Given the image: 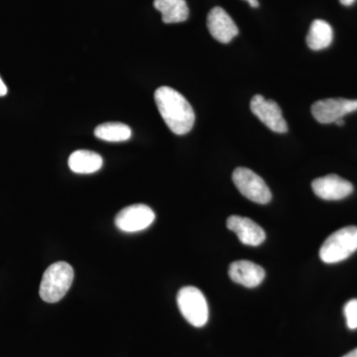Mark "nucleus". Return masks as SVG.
Masks as SVG:
<instances>
[{
  "mask_svg": "<svg viewBox=\"0 0 357 357\" xmlns=\"http://www.w3.org/2000/svg\"><path fill=\"white\" fill-rule=\"evenodd\" d=\"M211 36L220 43L227 44L239 33L234 21L222 7H213L206 20Z\"/></svg>",
  "mask_w": 357,
  "mask_h": 357,
  "instance_id": "10",
  "label": "nucleus"
},
{
  "mask_svg": "<svg viewBox=\"0 0 357 357\" xmlns=\"http://www.w3.org/2000/svg\"><path fill=\"white\" fill-rule=\"evenodd\" d=\"M229 274L234 283L241 284L246 288L259 286L265 278L264 269L255 262L239 260L230 264Z\"/></svg>",
  "mask_w": 357,
  "mask_h": 357,
  "instance_id": "12",
  "label": "nucleus"
},
{
  "mask_svg": "<svg viewBox=\"0 0 357 357\" xmlns=\"http://www.w3.org/2000/svg\"><path fill=\"white\" fill-rule=\"evenodd\" d=\"M357 250V227H347L337 230L326 239L319 249L321 261L333 264L344 261Z\"/></svg>",
  "mask_w": 357,
  "mask_h": 357,
  "instance_id": "3",
  "label": "nucleus"
},
{
  "mask_svg": "<svg viewBox=\"0 0 357 357\" xmlns=\"http://www.w3.org/2000/svg\"><path fill=\"white\" fill-rule=\"evenodd\" d=\"M95 135L100 140L122 142L130 139L132 131L128 126L121 122H107L96 128Z\"/></svg>",
  "mask_w": 357,
  "mask_h": 357,
  "instance_id": "16",
  "label": "nucleus"
},
{
  "mask_svg": "<svg viewBox=\"0 0 357 357\" xmlns=\"http://www.w3.org/2000/svg\"><path fill=\"white\" fill-rule=\"evenodd\" d=\"M342 357H357V349H354V351L349 352V354H345V356Z\"/></svg>",
  "mask_w": 357,
  "mask_h": 357,
  "instance_id": "21",
  "label": "nucleus"
},
{
  "mask_svg": "<svg viewBox=\"0 0 357 357\" xmlns=\"http://www.w3.org/2000/svg\"><path fill=\"white\" fill-rule=\"evenodd\" d=\"M340 3L344 6H351L356 2V0H340Z\"/></svg>",
  "mask_w": 357,
  "mask_h": 357,
  "instance_id": "19",
  "label": "nucleus"
},
{
  "mask_svg": "<svg viewBox=\"0 0 357 357\" xmlns=\"http://www.w3.org/2000/svg\"><path fill=\"white\" fill-rule=\"evenodd\" d=\"M357 110L356 100L326 98L312 105V114L319 123L328 124L344 119L345 115Z\"/></svg>",
  "mask_w": 357,
  "mask_h": 357,
  "instance_id": "7",
  "label": "nucleus"
},
{
  "mask_svg": "<svg viewBox=\"0 0 357 357\" xmlns=\"http://www.w3.org/2000/svg\"><path fill=\"white\" fill-rule=\"evenodd\" d=\"M333 31L332 26L325 20L312 21L307 36V44L312 51L324 50L332 44Z\"/></svg>",
  "mask_w": 357,
  "mask_h": 357,
  "instance_id": "15",
  "label": "nucleus"
},
{
  "mask_svg": "<svg viewBox=\"0 0 357 357\" xmlns=\"http://www.w3.org/2000/svg\"><path fill=\"white\" fill-rule=\"evenodd\" d=\"M102 157L89 150H77L70 154L69 167L77 174H93L102 169Z\"/></svg>",
  "mask_w": 357,
  "mask_h": 357,
  "instance_id": "13",
  "label": "nucleus"
},
{
  "mask_svg": "<svg viewBox=\"0 0 357 357\" xmlns=\"http://www.w3.org/2000/svg\"><path fill=\"white\" fill-rule=\"evenodd\" d=\"M232 181L246 199L260 204L271 201L272 194L266 183L250 169L243 167L236 169L232 174Z\"/></svg>",
  "mask_w": 357,
  "mask_h": 357,
  "instance_id": "5",
  "label": "nucleus"
},
{
  "mask_svg": "<svg viewBox=\"0 0 357 357\" xmlns=\"http://www.w3.org/2000/svg\"><path fill=\"white\" fill-rule=\"evenodd\" d=\"M335 124H337L338 126H342L344 124V119H338L337 121H335Z\"/></svg>",
  "mask_w": 357,
  "mask_h": 357,
  "instance_id": "22",
  "label": "nucleus"
},
{
  "mask_svg": "<svg viewBox=\"0 0 357 357\" xmlns=\"http://www.w3.org/2000/svg\"><path fill=\"white\" fill-rule=\"evenodd\" d=\"M155 220V213L146 204L126 206L115 217V225L123 232H138L148 229Z\"/></svg>",
  "mask_w": 357,
  "mask_h": 357,
  "instance_id": "6",
  "label": "nucleus"
},
{
  "mask_svg": "<svg viewBox=\"0 0 357 357\" xmlns=\"http://www.w3.org/2000/svg\"><path fill=\"white\" fill-rule=\"evenodd\" d=\"M154 7L162 14L166 24L184 22L189 18V7L185 0H154Z\"/></svg>",
  "mask_w": 357,
  "mask_h": 357,
  "instance_id": "14",
  "label": "nucleus"
},
{
  "mask_svg": "<svg viewBox=\"0 0 357 357\" xmlns=\"http://www.w3.org/2000/svg\"><path fill=\"white\" fill-rule=\"evenodd\" d=\"M7 91H8V89H7L6 84L3 83L1 77H0V96H6Z\"/></svg>",
  "mask_w": 357,
  "mask_h": 357,
  "instance_id": "18",
  "label": "nucleus"
},
{
  "mask_svg": "<svg viewBox=\"0 0 357 357\" xmlns=\"http://www.w3.org/2000/svg\"><path fill=\"white\" fill-rule=\"evenodd\" d=\"M250 109L253 114L274 132H287V122L284 119L278 103L274 100H266L261 95H256L251 100Z\"/></svg>",
  "mask_w": 357,
  "mask_h": 357,
  "instance_id": "8",
  "label": "nucleus"
},
{
  "mask_svg": "<svg viewBox=\"0 0 357 357\" xmlns=\"http://www.w3.org/2000/svg\"><path fill=\"white\" fill-rule=\"evenodd\" d=\"M249 4H250L251 7H253V8H257L258 6H259V2H258V0H248Z\"/></svg>",
  "mask_w": 357,
  "mask_h": 357,
  "instance_id": "20",
  "label": "nucleus"
},
{
  "mask_svg": "<svg viewBox=\"0 0 357 357\" xmlns=\"http://www.w3.org/2000/svg\"><path fill=\"white\" fill-rule=\"evenodd\" d=\"M154 98L160 114L173 133L184 135L192 130L196 115L184 96L170 86H161L155 91Z\"/></svg>",
  "mask_w": 357,
  "mask_h": 357,
  "instance_id": "1",
  "label": "nucleus"
},
{
  "mask_svg": "<svg viewBox=\"0 0 357 357\" xmlns=\"http://www.w3.org/2000/svg\"></svg>",
  "mask_w": 357,
  "mask_h": 357,
  "instance_id": "23",
  "label": "nucleus"
},
{
  "mask_svg": "<svg viewBox=\"0 0 357 357\" xmlns=\"http://www.w3.org/2000/svg\"><path fill=\"white\" fill-rule=\"evenodd\" d=\"M312 191L319 198L326 201H340L354 192V185L335 174L318 178L312 181Z\"/></svg>",
  "mask_w": 357,
  "mask_h": 357,
  "instance_id": "9",
  "label": "nucleus"
},
{
  "mask_svg": "<svg viewBox=\"0 0 357 357\" xmlns=\"http://www.w3.org/2000/svg\"><path fill=\"white\" fill-rule=\"evenodd\" d=\"M178 310L188 323L202 328L208 321V306L201 290L192 286L181 289L177 295Z\"/></svg>",
  "mask_w": 357,
  "mask_h": 357,
  "instance_id": "4",
  "label": "nucleus"
},
{
  "mask_svg": "<svg viewBox=\"0 0 357 357\" xmlns=\"http://www.w3.org/2000/svg\"><path fill=\"white\" fill-rule=\"evenodd\" d=\"M347 328L349 330L357 328V299H352L345 304L344 307Z\"/></svg>",
  "mask_w": 357,
  "mask_h": 357,
  "instance_id": "17",
  "label": "nucleus"
},
{
  "mask_svg": "<svg viewBox=\"0 0 357 357\" xmlns=\"http://www.w3.org/2000/svg\"><path fill=\"white\" fill-rule=\"evenodd\" d=\"M74 269L69 263L59 261L47 268L40 285V297L47 303H57L65 297L74 280Z\"/></svg>",
  "mask_w": 357,
  "mask_h": 357,
  "instance_id": "2",
  "label": "nucleus"
},
{
  "mask_svg": "<svg viewBox=\"0 0 357 357\" xmlns=\"http://www.w3.org/2000/svg\"><path fill=\"white\" fill-rule=\"evenodd\" d=\"M227 229L234 231L241 243L258 246L266 238L264 230L250 218L231 215L227 218Z\"/></svg>",
  "mask_w": 357,
  "mask_h": 357,
  "instance_id": "11",
  "label": "nucleus"
}]
</instances>
